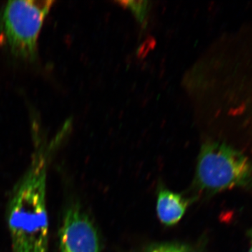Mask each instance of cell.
I'll return each mask as SVG.
<instances>
[{"label":"cell","instance_id":"cell-8","mask_svg":"<svg viewBox=\"0 0 252 252\" xmlns=\"http://www.w3.org/2000/svg\"><path fill=\"white\" fill-rule=\"evenodd\" d=\"M248 237L250 238V245L248 252H252V227L248 232Z\"/></svg>","mask_w":252,"mask_h":252},{"label":"cell","instance_id":"cell-5","mask_svg":"<svg viewBox=\"0 0 252 252\" xmlns=\"http://www.w3.org/2000/svg\"><path fill=\"white\" fill-rule=\"evenodd\" d=\"M189 203V200L181 194L161 189L158 194V217L167 226L177 224L185 215Z\"/></svg>","mask_w":252,"mask_h":252},{"label":"cell","instance_id":"cell-7","mask_svg":"<svg viewBox=\"0 0 252 252\" xmlns=\"http://www.w3.org/2000/svg\"><path fill=\"white\" fill-rule=\"evenodd\" d=\"M119 4L127 7L135 14V17L141 23H143L149 9V2L147 1H122Z\"/></svg>","mask_w":252,"mask_h":252},{"label":"cell","instance_id":"cell-3","mask_svg":"<svg viewBox=\"0 0 252 252\" xmlns=\"http://www.w3.org/2000/svg\"><path fill=\"white\" fill-rule=\"evenodd\" d=\"M51 0L9 1L0 13V35L16 57L33 61L37 56L38 39Z\"/></svg>","mask_w":252,"mask_h":252},{"label":"cell","instance_id":"cell-2","mask_svg":"<svg viewBox=\"0 0 252 252\" xmlns=\"http://www.w3.org/2000/svg\"><path fill=\"white\" fill-rule=\"evenodd\" d=\"M194 183L209 194L252 187V158L225 142L204 144L198 156Z\"/></svg>","mask_w":252,"mask_h":252},{"label":"cell","instance_id":"cell-1","mask_svg":"<svg viewBox=\"0 0 252 252\" xmlns=\"http://www.w3.org/2000/svg\"><path fill=\"white\" fill-rule=\"evenodd\" d=\"M31 163L18 180L6 205V220L13 252H51L47 206L48 165L63 142L57 134L50 142L34 132Z\"/></svg>","mask_w":252,"mask_h":252},{"label":"cell","instance_id":"cell-6","mask_svg":"<svg viewBox=\"0 0 252 252\" xmlns=\"http://www.w3.org/2000/svg\"><path fill=\"white\" fill-rule=\"evenodd\" d=\"M141 252H204L191 245L181 243L154 244Z\"/></svg>","mask_w":252,"mask_h":252},{"label":"cell","instance_id":"cell-4","mask_svg":"<svg viewBox=\"0 0 252 252\" xmlns=\"http://www.w3.org/2000/svg\"><path fill=\"white\" fill-rule=\"evenodd\" d=\"M59 243L60 252H100L97 230L78 204H72L64 212Z\"/></svg>","mask_w":252,"mask_h":252}]
</instances>
